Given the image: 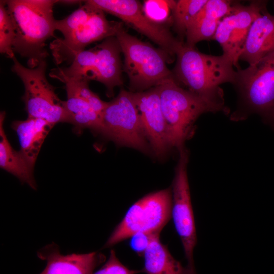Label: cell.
Wrapping results in <instances>:
<instances>
[{
    "label": "cell",
    "instance_id": "6da1fadb",
    "mask_svg": "<svg viewBox=\"0 0 274 274\" xmlns=\"http://www.w3.org/2000/svg\"><path fill=\"white\" fill-rule=\"evenodd\" d=\"M56 0H7L6 5L15 31L13 50L26 59L27 66L37 67L49 53L46 41L54 37Z\"/></svg>",
    "mask_w": 274,
    "mask_h": 274
},
{
    "label": "cell",
    "instance_id": "7a4b0ae2",
    "mask_svg": "<svg viewBox=\"0 0 274 274\" xmlns=\"http://www.w3.org/2000/svg\"><path fill=\"white\" fill-rule=\"evenodd\" d=\"M175 54L176 63L172 73L176 82L201 97L224 104L220 85L233 83L236 71L232 62L223 54H204L182 42L178 45Z\"/></svg>",
    "mask_w": 274,
    "mask_h": 274
},
{
    "label": "cell",
    "instance_id": "3957f363",
    "mask_svg": "<svg viewBox=\"0 0 274 274\" xmlns=\"http://www.w3.org/2000/svg\"><path fill=\"white\" fill-rule=\"evenodd\" d=\"M123 26L122 22L107 20L104 12L84 1L83 5L68 16L56 20V30L63 37L50 44L54 62L57 65L65 62L71 64L87 46L116 36Z\"/></svg>",
    "mask_w": 274,
    "mask_h": 274
},
{
    "label": "cell",
    "instance_id": "277c9868",
    "mask_svg": "<svg viewBox=\"0 0 274 274\" xmlns=\"http://www.w3.org/2000/svg\"><path fill=\"white\" fill-rule=\"evenodd\" d=\"M161 109L169 130L172 147L184 148L192 135L194 124L204 113L224 112V104L201 97L182 88L173 78L157 86Z\"/></svg>",
    "mask_w": 274,
    "mask_h": 274
},
{
    "label": "cell",
    "instance_id": "5b68a950",
    "mask_svg": "<svg viewBox=\"0 0 274 274\" xmlns=\"http://www.w3.org/2000/svg\"><path fill=\"white\" fill-rule=\"evenodd\" d=\"M121 52L116 37H110L80 52L68 66L52 69L49 76L62 82L67 80L98 81L105 86L107 95L111 97L114 88L123 84Z\"/></svg>",
    "mask_w": 274,
    "mask_h": 274
},
{
    "label": "cell",
    "instance_id": "8992f818",
    "mask_svg": "<svg viewBox=\"0 0 274 274\" xmlns=\"http://www.w3.org/2000/svg\"><path fill=\"white\" fill-rule=\"evenodd\" d=\"M232 84L238 103L231 119L242 120L257 114L265 121L274 112V51L247 68L237 71Z\"/></svg>",
    "mask_w": 274,
    "mask_h": 274
},
{
    "label": "cell",
    "instance_id": "52a82bcc",
    "mask_svg": "<svg viewBox=\"0 0 274 274\" xmlns=\"http://www.w3.org/2000/svg\"><path fill=\"white\" fill-rule=\"evenodd\" d=\"M115 37L124 55L123 70L131 89L142 91L173 78L167 66L172 59L162 50L128 33L123 26Z\"/></svg>",
    "mask_w": 274,
    "mask_h": 274
},
{
    "label": "cell",
    "instance_id": "ba28073f",
    "mask_svg": "<svg viewBox=\"0 0 274 274\" xmlns=\"http://www.w3.org/2000/svg\"><path fill=\"white\" fill-rule=\"evenodd\" d=\"M12 59L11 70L24 86L22 100L28 117L43 119L54 125L59 122L69 123L64 101L58 97L55 87L46 78V59L34 68L23 65L15 56Z\"/></svg>",
    "mask_w": 274,
    "mask_h": 274
},
{
    "label": "cell",
    "instance_id": "9c48e42d",
    "mask_svg": "<svg viewBox=\"0 0 274 274\" xmlns=\"http://www.w3.org/2000/svg\"><path fill=\"white\" fill-rule=\"evenodd\" d=\"M172 208L170 188L144 196L130 207L104 247H111L137 232L160 233L172 217Z\"/></svg>",
    "mask_w": 274,
    "mask_h": 274
},
{
    "label": "cell",
    "instance_id": "30bf717a",
    "mask_svg": "<svg viewBox=\"0 0 274 274\" xmlns=\"http://www.w3.org/2000/svg\"><path fill=\"white\" fill-rule=\"evenodd\" d=\"M104 136L116 144L148 152V144L131 92L122 89L107 102L101 115Z\"/></svg>",
    "mask_w": 274,
    "mask_h": 274
},
{
    "label": "cell",
    "instance_id": "8fae6325",
    "mask_svg": "<svg viewBox=\"0 0 274 274\" xmlns=\"http://www.w3.org/2000/svg\"><path fill=\"white\" fill-rule=\"evenodd\" d=\"M179 151V159L173 182L172 217L183 246L186 267L192 274H196L193 251L197 237L187 169L189 156L184 148Z\"/></svg>",
    "mask_w": 274,
    "mask_h": 274
},
{
    "label": "cell",
    "instance_id": "7c38bea8",
    "mask_svg": "<svg viewBox=\"0 0 274 274\" xmlns=\"http://www.w3.org/2000/svg\"><path fill=\"white\" fill-rule=\"evenodd\" d=\"M92 6L120 18L133 29L157 44L172 59L181 42L163 25L154 23L145 16L136 0H88Z\"/></svg>",
    "mask_w": 274,
    "mask_h": 274
},
{
    "label": "cell",
    "instance_id": "4fadbf2b",
    "mask_svg": "<svg viewBox=\"0 0 274 274\" xmlns=\"http://www.w3.org/2000/svg\"><path fill=\"white\" fill-rule=\"evenodd\" d=\"M267 1H254L247 6L233 5L231 12L220 22L213 39L220 45L223 55L237 71L238 63L251 25L266 8Z\"/></svg>",
    "mask_w": 274,
    "mask_h": 274
},
{
    "label": "cell",
    "instance_id": "5bb4252c",
    "mask_svg": "<svg viewBox=\"0 0 274 274\" xmlns=\"http://www.w3.org/2000/svg\"><path fill=\"white\" fill-rule=\"evenodd\" d=\"M131 93L147 140L155 155L161 158L172 145L157 88Z\"/></svg>",
    "mask_w": 274,
    "mask_h": 274
},
{
    "label": "cell",
    "instance_id": "9a60e30c",
    "mask_svg": "<svg viewBox=\"0 0 274 274\" xmlns=\"http://www.w3.org/2000/svg\"><path fill=\"white\" fill-rule=\"evenodd\" d=\"M37 255L47 262L40 274H93L105 260V255L97 252L62 255L54 243L41 249Z\"/></svg>",
    "mask_w": 274,
    "mask_h": 274
},
{
    "label": "cell",
    "instance_id": "2e32d148",
    "mask_svg": "<svg viewBox=\"0 0 274 274\" xmlns=\"http://www.w3.org/2000/svg\"><path fill=\"white\" fill-rule=\"evenodd\" d=\"M233 5L226 0H208L190 24L185 36L189 46L213 39L221 21L232 11Z\"/></svg>",
    "mask_w": 274,
    "mask_h": 274
},
{
    "label": "cell",
    "instance_id": "e0dca14e",
    "mask_svg": "<svg viewBox=\"0 0 274 274\" xmlns=\"http://www.w3.org/2000/svg\"><path fill=\"white\" fill-rule=\"evenodd\" d=\"M274 51V15L265 8L253 22L239 60L252 65Z\"/></svg>",
    "mask_w": 274,
    "mask_h": 274
},
{
    "label": "cell",
    "instance_id": "ac0fdd59",
    "mask_svg": "<svg viewBox=\"0 0 274 274\" xmlns=\"http://www.w3.org/2000/svg\"><path fill=\"white\" fill-rule=\"evenodd\" d=\"M5 112L0 114V167L17 178L22 183L33 190L37 184L33 176L35 164L20 151L15 150L9 143L4 129Z\"/></svg>",
    "mask_w": 274,
    "mask_h": 274
},
{
    "label": "cell",
    "instance_id": "d6986e66",
    "mask_svg": "<svg viewBox=\"0 0 274 274\" xmlns=\"http://www.w3.org/2000/svg\"><path fill=\"white\" fill-rule=\"evenodd\" d=\"M54 126L44 119L30 117L14 121L11 124L19 139L20 151L33 164L45 139Z\"/></svg>",
    "mask_w": 274,
    "mask_h": 274
},
{
    "label": "cell",
    "instance_id": "ffe728a7",
    "mask_svg": "<svg viewBox=\"0 0 274 274\" xmlns=\"http://www.w3.org/2000/svg\"><path fill=\"white\" fill-rule=\"evenodd\" d=\"M143 257L141 271L147 274H192L172 255L167 246L160 241L159 233L153 235Z\"/></svg>",
    "mask_w": 274,
    "mask_h": 274
},
{
    "label": "cell",
    "instance_id": "44dd1931",
    "mask_svg": "<svg viewBox=\"0 0 274 274\" xmlns=\"http://www.w3.org/2000/svg\"><path fill=\"white\" fill-rule=\"evenodd\" d=\"M65 89L67 99L64 101V106L69 123L74 125L75 131L80 132L83 129L89 128L100 133V116L86 101L72 90Z\"/></svg>",
    "mask_w": 274,
    "mask_h": 274
},
{
    "label": "cell",
    "instance_id": "7402d4cb",
    "mask_svg": "<svg viewBox=\"0 0 274 274\" xmlns=\"http://www.w3.org/2000/svg\"><path fill=\"white\" fill-rule=\"evenodd\" d=\"M208 0H179L173 10L172 20L174 28L184 42L187 29Z\"/></svg>",
    "mask_w": 274,
    "mask_h": 274
},
{
    "label": "cell",
    "instance_id": "603a6c76",
    "mask_svg": "<svg viewBox=\"0 0 274 274\" xmlns=\"http://www.w3.org/2000/svg\"><path fill=\"white\" fill-rule=\"evenodd\" d=\"M14 39V28L6 5V1L1 0L0 52L11 59L15 56L12 48Z\"/></svg>",
    "mask_w": 274,
    "mask_h": 274
},
{
    "label": "cell",
    "instance_id": "cb8c5ba5",
    "mask_svg": "<svg viewBox=\"0 0 274 274\" xmlns=\"http://www.w3.org/2000/svg\"><path fill=\"white\" fill-rule=\"evenodd\" d=\"M176 1L147 0L144 1L143 11L148 19L154 23L162 25L173 15Z\"/></svg>",
    "mask_w": 274,
    "mask_h": 274
},
{
    "label": "cell",
    "instance_id": "d4e9b609",
    "mask_svg": "<svg viewBox=\"0 0 274 274\" xmlns=\"http://www.w3.org/2000/svg\"><path fill=\"white\" fill-rule=\"evenodd\" d=\"M65 89H68L86 101L100 116L107 102L103 101L95 93L90 90L89 82L76 80H67L63 82Z\"/></svg>",
    "mask_w": 274,
    "mask_h": 274
},
{
    "label": "cell",
    "instance_id": "484cf974",
    "mask_svg": "<svg viewBox=\"0 0 274 274\" xmlns=\"http://www.w3.org/2000/svg\"><path fill=\"white\" fill-rule=\"evenodd\" d=\"M141 271L130 269L117 258L114 250H111L109 257L105 264L93 274H136Z\"/></svg>",
    "mask_w": 274,
    "mask_h": 274
},
{
    "label": "cell",
    "instance_id": "4316f807",
    "mask_svg": "<svg viewBox=\"0 0 274 274\" xmlns=\"http://www.w3.org/2000/svg\"><path fill=\"white\" fill-rule=\"evenodd\" d=\"M154 234L140 232L133 234L129 237V245L130 248L139 256H143Z\"/></svg>",
    "mask_w": 274,
    "mask_h": 274
},
{
    "label": "cell",
    "instance_id": "83f0119b",
    "mask_svg": "<svg viewBox=\"0 0 274 274\" xmlns=\"http://www.w3.org/2000/svg\"><path fill=\"white\" fill-rule=\"evenodd\" d=\"M265 123L270 125L274 128V112L273 113L264 121Z\"/></svg>",
    "mask_w": 274,
    "mask_h": 274
},
{
    "label": "cell",
    "instance_id": "f1b7e54d",
    "mask_svg": "<svg viewBox=\"0 0 274 274\" xmlns=\"http://www.w3.org/2000/svg\"><path fill=\"white\" fill-rule=\"evenodd\" d=\"M81 2L80 1H58V3H61L62 4H76L79 3Z\"/></svg>",
    "mask_w": 274,
    "mask_h": 274
}]
</instances>
